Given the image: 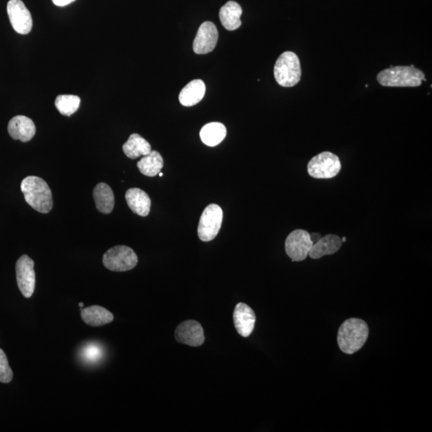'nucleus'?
Returning <instances> with one entry per match:
<instances>
[{
  "instance_id": "1",
  "label": "nucleus",
  "mask_w": 432,
  "mask_h": 432,
  "mask_svg": "<svg viewBox=\"0 0 432 432\" xmlns=\"http://www.w3.org/2000/svg\"><path fill=\"white\" fill-rule=\"evenodd\" d=\"M368 335L369 328L366 322L357 318L348 319L339 326V347L344 353L352 355L363 348Z\"/></svg>"
},
{
  "instance_id": "2",
  "label": "nucleus",
  "mask_w": 432,
  "mask_h": 432,
  "mask_svg": "<svg viewBox=\"0 0 432 432\" xmlns=\"http://www.w3.org/2000/svg\"><path fill=\"white\" fill-rule=\"evenodd\" d=\"M21 191L27 203L43 214L49 213L53 206L51 191L42 178L27 176L21 182Z\"/></svg>"
},
{
  "instance_id": "3",
  "label": "nucleus",
  "mask_w": 432,
  "mask_h": 432,
  "mask_svg": "<svg viewBox=\"0 0 432 432\" xmlns=\"http://www.w3.org/2000/svg\"><path fill=\"white\" fill-rule=\"evenodd\" d=\"M379 84L392 88H416L425 80V75L414 66H396L379 72L377 75Z\"/></svg>"
},
{
  "instance_id": "4",
  "label": "nucleus",
  "mask_w": 432,
  "mask_h": 432,
  "mask_svg": "<svg viewBox=\"0 0 432 432\" xmlns=\"http://www.w3.org/2000/svg\"><path fill=\"white\" fill-rule=\"evenodd\" d=\"M302 75L299 57L292 51L282 53L274 67V76L283 88H291L299 84Z\"/></svg>"
},
{
  "instance_id": "5",
  "label": "nucleus",
  "mask_w": 432,
  "mask_h": 432,
  "mask_svg": "<svg viewBox=\"0 0 432 432\" xmlns=\"http://www.w3.org/2000/svg\"><path fill=\"white\" fill-rule=\"evenodd\" d=\"M341 170L339 158L331 152H324L311 158L307 165V172L315 179H331Z\"/></svg>"
},
{
  "instance_id": "6",
  "label": "nucleus",
  "mask_w": 432,
  "mask_h": 432,
  "mask_svg": "<svg viewBox=\"0 0 432 432\" xmlns=\"http://www.w3.org/2000/svg\"><path fill=\"white\" fill-rule=\"evenodd\" d=\"M103 263L110 271L127 272L137 265L138 256L131 248L119 245L104 254Z\"/></svg>"
},
{
  "instance_id": "7",
  "label": "nucleus",
  "mask_w": 432,
  "mask_h": 432,
  "mask_svg": "<svg viewBox=\"0 0 432 432\" xmlns=\"http://www.w3.org/2000/svg\"><path fill=\"white\" fill-rule=\"evenodd\" d=\"M222 208L217 204H210L202 213L198 227V235L202 241L213 240L219 232L223 223Z\"/></svg>"
},
{
  "instance_id": "8",
  "label": "nucleus",
  "mask_w": 432,
  "mask_h": 432,
  "mask_svg": "<svg viewBox=\"0 0 432 432\" xmlns=\"http://www.w3.org/2000/svg\"><path fill=\"white\" fill-rule=\"evenodd\" d=\"M313 244L309 232L298 229L288 235L285 241V251L293 262L304 261L309 256Z\"/></svg>"
},
{
  "instance_id": "9",
  "label": "nucleus",
  "mask_w": 432,
  "mask_h": 432,
  "mask_svg": "<svg viewBox=\"0 0 432 432\" xmlns=\"http://www.w3.org/2000/svg\"><path fill=\"white\" fill-rule=\"evenodd\" d=\"M34 267L35 263L26 254L18 259L16 265L18 287L22 295L26 298H31L35 291L36 272Z\"/></svg>"
},
{
  "instance_id": "10",
  "label": "nucleus",
  "mask_w": 432,
  "mask_h": 432,
  "mask_svg": "<svg viewBox=\"0 0 432 432\" xmlns=\"http://www.w3.org/2000/svg\"><path fill=\"white\" fill-rule=\"evenodd\" d=\"M7 11L14 31L21 35L31 32L33 26L32 14L21 0H10Z\"/></svg>"
},
{
  "instance_id": "11",
  "label": "nucleus",
  "mask_w": 432,
  "mask_h": 432,
  "mask_svg": "<svg viewBox=\"0 0 432 432\" xmlns=\"http://www.w3.org/2000/svg\"><path fill=\"white\" fill-rule=\"evenodd\" d=\"M175 337L178 343L200 347L205 341L203 326L195 320L182 322L177 326Z\"/></svg>"
},
{
  "instance_id": "12",
  "label": "nucleus",
  "mask_w": 432,
  "mask_h": 432,
  "mask_svg": "<svg viewBox=\"0 0 432 432\" xmlns=\"http://www.w3.org/2000/svg\"><path fill=\"white\" fill-rule=\"evenodd\" d=\"M219 33L213 22L206 21L201 24L193 43V50L196 54L205 55L213 51L217 45Z\"/></svg>"
},
{
  "instance_id": "13",
  "label": "nucleus",
  "mask_w": 432,
  "mask_h": 432,
  "mask_svg": "<svg viewBox=\"0 0 432 432\" xmlns=\"http://www.w3.org/2000/svg\"><path fill=\"white\" fill-rule=\"evenodd\" d=\"M233 320L237 333L244 338L251 335L256 324V316L254 311L246 304L239 302L235 306Z\"/></svg>"
},
{
  "instance_id": "14",
  "label": "nucleus",
  "mask_w": 432,
  "mask_h": 432,
  "mask_svg": "<svg viewBox=\"0 0 432 432\" xmlns=\"http://www.w3.org/2000/svg\"><path fill=\"white\" fill-rule=\"evenodd\" d=\"M8 129L10 136L23 143L30 141L36 133L35 123L24 115H17L10 120Z\"/></svg>"
},
{
  "instance_id": "15",
  "label": "nucleus",
  "mask_w": 432,
  "mask_h": 432,
  "mask_svg": "<svg viewBox=\"0 0 432 432\" xmlns=\"http://www.w3.org/2000/svg\"><path fill=\"white\" fill-rule=\"evenodd\" d=\"M128 205L134 214L146 217L150 213L152 201L145 191L139 189H131L125 195Z\"/></svg>"
},
{
  "instance_id": "16",
  "label": "nucleus",
  "mask_w": 432,
  "mask_h": 432,
  "mask_svg": "<svg viewBox=\"0 0 432 432\" xmlns=\"http://www.w3.org/2000/svg\"><path fill=\"white\" fill-rule=\"evenodd\" d=\"M341 247H342V240L338 235H326L313 244L309 256L313 259H319L337 252Z\"/></svg>"
},
{
  "instance_id": "17",
  "label": "nucleus",
  "mask_w": 432,
  "mask_h": 432,
  "mask_svg": "<svg viewBox=\"0 0 432 432\" xmlns=\"http://www.w3.org/2000/svg\"><path fill=\"white\" fill-rule=\"evenodd\" d=\"M205 93L206 86L203 80H192L182 89L179 96L180 102L185 107H192L203 99Z\"/></svg>"
},
{
  "instance_id": "18",
  "label": "nucleus",
  "mask_w": 432,
  "mask_h": 432,
  "mask_svg": "<svg viewBox=\"0 0 432 432\" xmlns=\"http://www.w3.org/2000/svg\"><path fill=\"white\" fill-rule=\"evenodd\" d=\"M242 14V8L238 3L229 1L220 9L221 23L228 31L237 30L241 26L242 22L240 21V17H241Z\"/></svg>"
},
{
  "instance_id": "19",
  "label": "nucleus",
  "mask_w": 432,
  "mask_h": 432,
  "mask_svg": "<svg viewBox=\"0 0 432 432\" xmlns=\"http://www.w3.org/2000/svg\"><path fill=\"white\" fill-rule=\"evenodd\" d=\"M81 318L91 326H101L112 323L114 315L103 307L91 306L81 310Z\"/></svg>"
},
{
  "instance_id": "20",
  "label": "nucleus",
  "mask_w": 432,
  "mask_h": 432,
  "mask_svg": "<svg viewBox=\"0 0 432 432\" xmlns=\"http://www.w3.org/2000/svg\"><path fill=\"white\" fill-rule=\"evenodd\" d=\"M93 197L96 208L101 213L109 214L112 213L115 205V196L110 187L104 182L95 186Z\"/></svg>"
},
{
  "instance_id": "21",
  "label": "nucleus",
  "mask_w": 432,
  "mask_h": 432,
  "mask_svg": "<svg viewBox=\"0 0 432 432\" xmlns=\"http://www.w3.org/2000/svg\"><path fill=\"white\" fill-rule=\"evenodd\" d=\"M123 151L132 160L148 155L152 152L151 144L139 134H132L123 144Z\"/></svg>"
},
{
  "instance_id": "22",
  "label": "nucleus",
  "mask_w": 432,
  "mask_h": 432,
  "mask_svg": "<svg viewBox=\"0 0 432 432\" xmlns=\"http://www.w3.org/2000/svg\"><path fill=\"white\" fill-rule=\"evenodd\" d=\"M227 136V129L221 123L214 122L206 124L200 131L202 142L206 146L215 147L224 141Z\"/></svg>"
},
{
  "instance_id": "23",
  "label": "nucleus",
  "mask_w": 432,
  "mask_h": 432,
  "mask_svg": "<svg viewBox=\"0 0 432 432\" xmlns=\"http://www.w3.org/2000/svg\"><path fill=\"white\" fill-rule=\"evenodd\" d=\"M139 171L148 177H155L158 175L163 167V158L160 152L152 151L147 156H144L137 163Z\"/></svg>"
},
{
  "instance_id": "24",
  "label": "nucleus",
  "mask_w": 432,
  "mask_h": 432,
  "mask_svg": "<svg viewBox=\"0 0 432 432\" xmlns=\"http://www.w3.org/2000/svg\"><path fill=\"white\" fill-rule=\"evenodd\" d=\"M79 96L73 95H60L56 99L55 105L58 110L62 115L71 117L76 112L80 105Z\"/></svg>"
},
{
  "instance_id": "25",
  "label": "nucleus",
  "mask_w": 432,
  "mask_h": 432,
  "mask_svg": "<svg viewBox=\"0 0 432 432\" xmlns=\"http://www.w3.org/2000/svg\"><path fill=\"white\" fill-rule=\"evenodd\" d=\"M13 379V372L8 363L6 354L0 348V382L8 383Z\"/></svg>"
},
{
  "instance_id": "26",
  "label": "nucleus",
  "mask_w": 432,
  "mask_h": 432,
  "mask_svg": "<svg viewBox=\"0 0 432 432\" xmlns=\"http://www.w3.org/2000/svg\"><path fill=\"white\" fill-rule=\"evenodd\" d=\"M75 1V0H52L53 3L58 7H64Z\"/></svg>"
},
{
  "instance_id": "27",
  "label": "nucleus",
  "mask_w": 432,
  "mask_h": 432,
  "mask_svg": "<svg viewBox=\"0 0 432 432\" xmlns=\"http://www.w3.org/2000/svg\"><path fill=\"white\" fill-rule=\"evenodd\" d=\"M310 235H311V239L312 240V242H313L314 243L318 241V240L321 238V235L319 233H313V234H310Z\"/></svg>"
},
{
  "instance_id": "28",
  "label": "nucleus",
  "mask_w": 432,
  "mask_h": 432,
  "mask_svg": "<svg viewBox=\"0 0 432 432\" xmlns=\"http://www.w3.org/2000/svg\"><path fill=\"white\" fill-rule=\"evenodd\" d=\"M84 305V302H80L79 306L81 310L83 309Z\"/></svg>"
},
{
  "instance_id": "29",
  "label": "nucleus",
  "mask_w": 432,
  "mask_h": 432,
  "mask_svg": "<svg viewBox=\"0 0 432 432\" xmlns=\"http://www.w3.org/2000/svg\"><path fill=\"white\" fill-rule=\"evenodd\" d=\"M342 243L346 242V240H347V238L344 237L342 239Z\"/></svg>"
},
{
  "instance_id": "30",
  "label": "nucleus",
  "mask_w": 432,
  "mask_h": 432,
  "mask_svg": "<svg viewBox=\"0 0 432 432\" xmlns=\"http://www.w3.org/2000/svg\"><path fill=\"white\" fill-rule=\"evenodd\" d=\"M158 176H160V177H162L163 176L162 172L158 173Z\"/></svg>"
}]
</instances>
